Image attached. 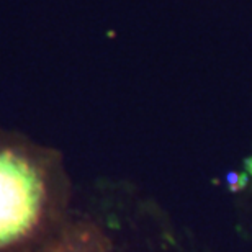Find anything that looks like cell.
I'll list each match as a JSON object with an SVG mask.
<instances>
[{
    "label": "cell",
    "mask_w": 252,
    "mask_h": 252,
    "mask_svg": "<svg viewBox=\"0 0 252 252\" xmlns=\"http://www.w3.org/2000/svg\"><path fill=\"white\" fill-rule=\"evenodd\" d=\"M43 252H90V249L85 244L80 243L79 239H67L64 243H59Z\"/></svg>",
    "instance_id": "7a4b0ae2"
},
{
    "label": "cell",
    "mask_w": 252,
    "mask_h": 252,
    "mask_svg": "<svg viewBox=\"0 0 252 252\" xmlns=\"http://www.w3.org/2000/svg\"><path fill=\"white\" fill-rule=\"evenodd\" d=\"M49 203V172L39 153L0 141V251L32 238Z\"/></svg>",
    "instance_id": "6da1fadb"
}]
</instances>
